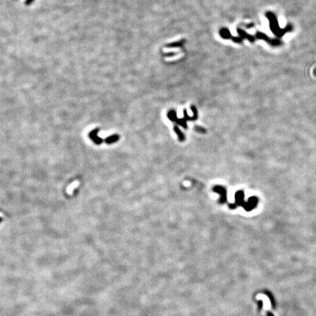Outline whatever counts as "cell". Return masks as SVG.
<instances>
[{
	"label": "cell",
	"mask_w": 316,
	"mask_h": 316,
	"mask_svg": "<svg viewBox=\"0 0 316 316\" xmlns=\"http://www.w3.org/2000/svg\"><path fill=\"white\" fill-rule=\"evenodd\" d=\"M236 198V204L238 206H243L244 202V193L242 191H238L235 195Z\"/></svg>",
	"instance_id": "cell-3"
},
{
	"label": "cell",
	"mask_w": 316,
	"mask_h": 316,
	"mask_svg": "<svg viewBox=\"0 0 316 316\" xmlns=\"http://www.w3.org/2000/svg\"><path fill=\"white\" fill-rule=\"evenodd\" d=\"M263 307V301H258V309L259 310H261V308H262Z\"/></svg>",
	"instance_id": "cell-8"
},
{
	"label": "cell",
	"mask_w": 316,
	"mask_h": 316,
	"mask_svg": "<svg viewBox=\"0 0 316 316\" xmlns=\"http://www.w3.org/2000/svg\"><path fill=\"white\" fill-rule=\"evenodd\" d=\"M267 316H274V315H273V314H272V313H271V312H267Z\"/></svg>",
	"instance_id": "cell-11"
},
{
	"label": "cell",
	"mask_w": 316,
	"mask_h": 316,
	"mask_svg": "<svg viewBox=\"0 0 316 316\" xmlns=\"http://www.w3.org/2000/svg\"><path fill=\"white\" fill-rule=\"evenodd\" d=\"M214 190L220 195V203H225L226 201V191L225 188L220 186H217L214 188Z\"/></svg>",
	"instance_id": "cell-2"
},
{
	"label": "cell",
	"mask_w": 316,
	"mask_h": 316,
	"mask_svg": "<svg viewBox=\"0 0 316 316\" xmlns=\"http://www.w3.org/2000/svg\"><path fill=\"white\" fill-rule=\"evenodd\" d=\"M34 1H35V0H26V2H25V4H26V5H29V4H32V3Z\"/></svg>",
	"instance_id": "cell-9"
},
{
	"label": "cell",
	"mask_w": 316,
	"mask_h": 316,
	"mask_svg": "<svg viewBox=\"0 0 316 316\" xmlns=\"http://www.w3.org/2000/svg\"><path fill=\"white\" fill-rule=\"evenodd\" d=\"M99 130H100L99 128L94 129V130H92V131L89 133V138H91V139L92 140L93 142H94L95 144H97V145L101 144L102 143V141H104L103 139L100 138V137L97 135V133L99 132Z\"/></svg>",
	"instance_id": "cell-1"
},
{
	"label": "cell",
	"mask_w": 316,
	"mask_h": 316,
	"mask_svg": "<svg viewBox=\"0 0 316 316\" xmlns=\"http://www.w3.org/2000/svg\"><path fill=\"white\" fill-rule=\"evenodd\" d=\"M174 129H175V132H177V133L178 134L179 137V139L181 140L182 141H184V139H185V136H184L183 133H182V132L180 131L179 130L178 127H174Z\"/></svg>",
	"instance_id": "cell-6"
},
{
	"label": "cell",
	"mask_w": 316,
	"mask_h": 316,
	"mask_svg": "<svg viewBox=\"0 0 316 316\" xmlns=\"http://www.w3.org/2000/svg\"><path fill=\"white\" fill-rule=\"evenodd\" d=\"M265 293L267 294V295L268 296V297H269V298L270 299V301H271V303H272V307L275 308V299H274V298H273V296H272V294L270 293V292H268V291H266Z\"/></svg>",
	"instance_id": "cell-5"
},
{
	"label": "cell",
	"mask_w": 316,
	"mask_h": 316,
	"mask_svg": "<svg viewBox=\"0 0 316 316\" xmlns=\"http://www.w3.org/2000/svg\"><path fill=\"white\" fill-rule=\"evenodd\" d=\"M119 139V135H110V136H108V138H105L104 141H105V142L106 143V144H113V143L116 142V141H117Z\"/></svg>",
	"instance_id": "cell-4"
},
{
	"label": "cell",
	"mask_w": 316,
	"mask_h": 316,
	"mask_svg": "<svg viewBox=\"0 0 316 316\" xmlns=\"http://www.w3.org/2000/svg\"><path fill=\"white\" fill-rule=\"evenodd\" d=\"M1 221H2V218H1V217H0V222H1Z\"/></svg>",
	"instance_id": "cell-12"
},
{
	"label": "cell",
	"mask_w": 316,
	"mask_h": 316,
	"mask_svg": "<svg viewBox=\"0 0 316 316\" xmlns=\"http://www.w3.org/2000/svg\"><path fill=\"white\" fill-rule=\"evenodd\" d=\"M169 118H170L171 120H175V119H177V118H176L177 117V114H176V113L174 111V110H172L171 113H169Z\"/></svg>",
	"instance_id": "cell-7"
},
{
	"label": "cell",
	"mask_w": 316,
	"mask_h": 316,
	"mask_svg": "<svg viewBox=\"0 0 316 316\" xmlns=\"http://www.w3.org/2000/svg\"><path fill=\"white\" fill-rule=\"evenodd\" d=\"M229 206H230V208H235L236 207V203H231V204L229 205Z\"/></svg>",
	"instance_id": "cell-10"
}]
</instances>
